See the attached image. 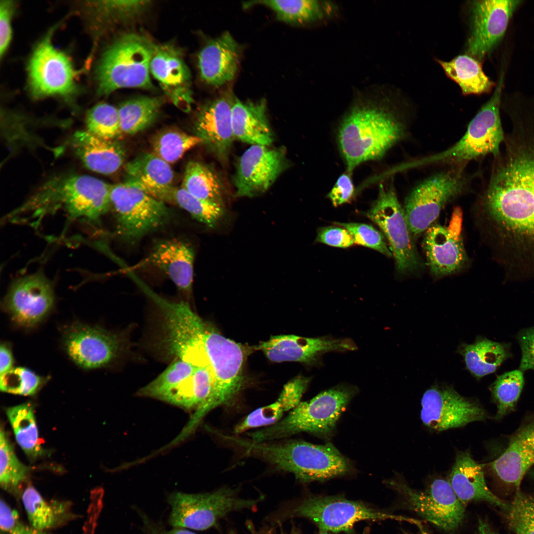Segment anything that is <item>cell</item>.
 <instances>
[{
  "instance_id": "cell-9",
  "label": "cell",
  "mask_w": 534,
  "mask_h": 534,
  "mask_svg": "<svg viewBox=\"0 0 534 534\" xmlns=\"http://www.w3.org/2000/svg\"><path fill=\"white\" fill-rule=\"evenodd\" d=\"M464 166L454 165L430 176L407 195L403 208L413 237L434 224L444 207L466 190L469 181Z\"/></svg>"
},
{
  "instance_id": "cell-2",
  "label": "cell",
  "mask_w": 534,
  "mask_h": 534,
  "mask_svg": "<svg viewBox=\"0 0 534 534\" xmlns=\"http://www.w3.org/2000/svg\"><path fill=\"white\" fill-rule=\"evenodd\" d=\"M391 103L379 95H362L343 116L336 138L346 172L352 174L363 163L381 159L404 138L405 123Z\"/></svg>"
},
{
  "instance_id": "cell-4",
  "label": "cell",
  "mask_w": 534,
  "mask_h": 534,
  "mask_svg": "<svg viewBox=\"0 0 534 534\" xmlns=\"http://www.w3.org/2000/svg\"><path fill=\"white\" fill-rule=\"evenodd\" d=\"M226 442L245 456L293 474L302 483L325 481L356 472L352 461L330 443L316 445L297 440L256 442L231 435L226 436Z\"/></svg>"
},
{
  "instance_id": "cell-39",
  "label": "cell",
  "mask_w": 534,
  "mask_h": 534,
  "mask_svg": "<svg viewBox=\"0 0 534 534\" xmlns=\"http://www.w3.org/2000/svg\"><path fill=\"white\" fill-rule=\"evenodd\" d=\"M162 103L159 97L147 96L123 102L118 108L122 133L133 134L150 126L158 117Z\"/></svg>"
},
{
  "instance_id": "cell-34",
  "label": "cell",
  "mask_w": 534,
  "mask_h": 534,
  "mask_svg": "<svg viewBox=\"0 0 534 534\" xmlns=\"http://www.w3.org/2000/svg\"><path fill=\"white\" fill-rule=\"evenodd\" d=\"M21 500L30 526L38 530L45 531L56 528L75 518L71 503L48 502L32 486L25 489Z\"/></svg>"
},
{
  "instance_id": "cell-43",
  "label": "cell",
  "mask_w": 534,
  "mask_h": 534,
  "mask_svg": "<svg viewBox=\"0 0 534 534\" xmlns=\"http://www.w3.org/2000/svg\"><path fill=\"white\" fill-rule=\"evenodd\" d=\"M0 483L3 490L17 493L26 479L29 468L16 457L13 446L4 430L0 433Z\"/></svg>"
},
{
  "instance_id": "cell-44",
  "label": "cell",
  "mask_w": 534,
  "mask_h": 534,
  "mask_svg": "<svg viewBox=\"0 0 534 534\" xmlns=\"http://www.w3.org/2000/svg\"><path fill=\"white\" fill-rule=\"evenodd\" d=\"M201 142V139L196 135L174 130L164 131L154 138L152 153L168 163H173Z\"/></svg>"
},
{
  "instance_id": "cell-3",
  "label": "cell",
  "mask_w": 534,
  "mask_h": 534,
  "mask_svg": "<svg viewBox=\"0 0 534 534\" xmlns=\"http://www.w3.org/2000/svg\"><path fill=\"white\" fill-rule=\"evenodd\" d=\"M510 116V130L494 158L482 203L534 208V113Z\"/></svg>"
},
{
  "instance_id": "cell-41",
  "label": "cell",
  "mask_w": 534,
  "mask_h": 534,
  "mask_svg": "<svg viewBox=\"0 0 534 534\" xmlns=\"http://www.w3.org/2000/svg\"><path fill=\"white\" fill-rule=\"evenodd\" d=\"M524 385L523 372L520 369L498 376L490 387L492 399L496 406L494 419L500 420L515 411Z\"/></svg>"
},
{
  "instance_id": "cell-52",
  "label": "cell",
  "mask_w": 534,
  "mask_h": 534,
  "mask_svg": "<svg viewBox=\"0 0 534 534\" xmlns=\"http://www.w3.org/2000/svg\"><path fill=\"white\" fill-rule=\"evenodd\" d=\"M354 193L352 174L346 171L339 177L327 197L336 207L350 202Z\"/></svg>"
},
{
  "instance_id": "cell-22",
  "label": "cell",
  "mask_w": 534,
  "mask_h": 534,
  "mask_svg": "<svg viewBox=\"0 0 534 534\" xmlns=\"http://www.w3.org/2000/svg\"><path fill=\"white\" fill-rule=\"evenodd\" d=\"M258 348L273 362L296 361L313 364L326 353L354 351L356 347L352 340L347 338L280 335L272 336L268 340L262 342Z\"/></svg>"
},
{
  "instance_id": "cell-37",
  "label": "cell",
  "mask_w": 534,
  "mask_h": 534,
  "mask_svg": "<svg viewBox=\"0 0 534 534\" xmlns=\"http://www.w3.org/2000/svg\"><path fill=\"white\" fill-rule=\"evenodd\" d=\"M438 62L446 75L458 84L464 95L488 92L494 85L479 61L469 55H459L450 61L438 60Z\"/></svg>"
},
{
  "instance_id": "cell-48",
  "label": "cell",
  "mask_w": 534,
  "mask_h": 534,
  "mask_svg": "<svg viewBox=\"0 0 534 534\" xmlns=\"http://www.w3.org/2000/svg\"><path fill=\"white\" fill-rule=\"evenodd\" d=\"M334 224L347 229L351 235L355 243L375 250L387 257L393 256L384 236L373 226L357 222H335Z\"/></svg>"
},
{
  "instance_id": "cell-36",
  "label": "cell",
  "mask_w": 534,
  "mask_h": 534,
  "mask_svg": "<svg viewBox=\"0 0 534 534\" xmlns=\"http://www.w3.org/2000/svg\"><path fill=\"white\" fill-rule=\"evenodd\" d=\"M460 353L467 369L478 379L495 372L510 356L506 344L481 337L473 344L463 345Z\"/></svg>"
},
{
  "instance_id": "cell-59",
  "label": "cell",
  "mask_w": 534,
  "mask_h": 534,
  "mask_svg": "<svg viewBox=\"0 0 534 534\" xmlns=\"http://www.w3.org/2000/svg\"><path fill=\"white\" fill-rule=\"evenodd\" d=\"M418 530L415 533H410L403 531L402 534H430L423 527V526L418 527Z\"/></svg>"
},
{
  "instance_id": "cell-38",
  "label": "cell",
  "mask_w": 534,
  "mask_h": 534,
  "mask_svg": "<svg viewBox=\"0 0 534 534\" xmlns=\"http://www.w3.org/2000/svg\"><path fill=\"white\" fill-rule=\"evenodd\" d=\"M181 187L196 197L224 206L222 181L213 169L203 163H187Z\"/></svg>"
},
{
  "instance_id": "cell-61",
  "label": "cell",
  "mask_w": 534,
  "mask_h": 534,
  "mask_svg": "<svg viewBox=\"0 0 534 534\" xmlns=\"http://www.w3.org/2000/svg\"><path fill=\"white\" fill-rule=\"evenodd\" d=\"M228 534H236L234 532L232 531L229 533Z\"/></svg>"
},
{
  "instance_id": "cell-6",
  "label": "cell",
  "mask_w": 534,
  "mask_h": 534,
  "mask_svg": "<svg viewBox=\"0 0 534 534\" xmlns=\"http://www.w3.org/2000/svg\"><path fill=\"white\" fill-rule=\"evenodd\" d=\"M357 392L353 385H338L309 401H301L277 423L247 434L256 442L282 440L303 432L329 440L341 415Z\"/></svg>"
},
{
  "instance_id": "cell-55",
  "label": "cell",
  "mask_w": 534,
  "mask_h": 534,
  "mask_svg": "<svg viewBox=\"0 0 534 534\" xmlns=\"http://www.w3.org/2000/svg\"><path fill=\"white\" fill-rule=\"evenodd\" d=\"M14 359L10 346L3 343L0 347V373L2 374L13 368Z\"/></svg>"
},
{
  "instance_id": "cell-7",
  "label": "cell",
  "mask_w": 534,
  "mask_h": 534,
  "mask_svg": "<svg viewBox=\"0 0 534 534\" xmlns=\"http://www.w3.org/2000/svg\"><path fill=\"white\" fill-rule=\"evenodd\" d=\"M156 45L136 33L122 35L104 51L96 68L97 91L107 95L120 89H151L150 63Z\"/></svg>"
},
{
  "instance_id": "cell-10",
  "label": "cell",
  "mask_w": 534,
  "mask_h": 534,
  "mask_svg": "<svg viewBox=\"0 0 534 534\" xmlns=\"http://www.w3.org/2000/svg\"><path fill=\"white\" fill-rule=\"evenodd\" d=\"M110 204L117 236L133 244L165 225L171 214L165 203L127 182L111 185Z\"/></svg>"
},
{
  "instance_id": "cell-60",
  "label": "cell",
  "mask_w": 534,
  "mask_h": 534,
  "mask_svg": "<svg viewBox=\"0 0 534 534\" xmlns=\"http://www.w3.org/2000/svg\"><path fill=\"white\" fill-rule=\"evenodd\" d=\"M317 534H333L331 533H330V532H326V531H319V532Z\"/></svg>"
},
{
  "instance_id": "cell-13",
  "label": "cell",
  "mask_w": 534,
  "mask_h": 534,
  "mask_svg": "<svg viewBox=\"0 0 534 534\" xmlns=\"http://www.w3.org/2000/svg\"><path fill=\"white\" fill-rule=\"evenodd\" d=\"M366 215L378 225L388 240L399 273H412L422 267L404 208L392 182L387 186L379 185L378 196Z\"/></svg>"
},
{
  "instance_id": "cell-35",
  "label": "cell",
  "mask_w": 534,
  "mask_h": 534,
  "mask_svg": "<svg viewBox=\"0 0 534 534\" xmlns=\"http://www.w3.org/2000/svg\"><path fill=\"white\" fill-rule=\"evenodd\" d=\"M264 5L270 8L277 18L296 25L315 24L329 17L334 12V5L328 1L314 0H268L245 2L244 7Z\"/></svg>"
},
{
  "instance_id": "cell-58",
  "label": "cell",
  "mask_w": 534,
  "mask_h": 534,
  "mask_svg": "<svg viewBox=\"0 0 534 534\" xmlns=\"http://www.w3.org/2000/svg\"><path fill=\"white\" fill-rule=\"evenodd\" d=\"M478 534H499L490 526L485 519H479L478 521Z\"/></svg>"
},
{
  "instance_id": "cell-14",
  "label": "cell",
  "mask_w": 534,
  "mask_h": 534,
  "mask_svg": "<svg viewBox=\"0 0 534 534\" xmlns=\"http://www.w3.org/2000/svg\"><path fill=\"white\" fill-rule=\"evenodd\" d=\"M384 483L400 495L408 509L441 529L454 531L463 520L465 505L448 481L435 479L424 491L416 490L397 478Z\"/></svg>"
},
{
  "instance_id": "cell-1",
  "label": "cell",
  "mask_w": 534,
  "mask_h": 534,
  "mask_svg": "<svg viewBox=\"0 0 534 534\" xmlns=\"http://www.w3.org/2000/svg\"><path fill=\"white\" fill-rule=\"evenodd\" d=\"M164 344L175 358L208 368L215 386L207 413L229 405L243 385L245 352L239 344L220 334L184 301L163 302Z\"/></svg>"
},
{
  "instance_id": "cell-56",
  "label": "cell",
  "mask_w": 534,
  "mask_h": 534,
  "mask_svg": "<svg viewBox=\"0 0 534 534\" xmlns=\"http://www.w3.org/2000/svg\"><path fill=\"white\" fill-rule=\"evenodd\" d=\"M463 220V214L461 208L455 207L452 212L447 229L454 236L461 238V231Z\"/></svg>"
},
{
  "instance_id": "cell-30",
  "label": "cell",
  "mask_w": 534,
  "mask_h": 534,
  "mask_svg": "<svg viewBox=\"0 0 534 534\" xmlns=\"http://www.w3.org/2000/svg\"><path fill=\"white\" fill-rule=\"evenodd\" d=\"M126 180L164 202L173 188L174 173L169 163L153 153H143L126 166Z\"/></svg>"
},
{
  "instance_id": "cell-27",
  "label": "cell",
  "mask_w": 534,
  "mask_h": 534,
  "mask_svg": "<svg viewBox=\"0 0 534 534\" xmlns=\"http://www.w3.org/2000/svg\"><path fill=\"white\" fill-rule=\"evenodd\" d=\"M194 254L186 242L168 239L154 246L147 261L165 273L179 290L189 294L192 288Z\"/></svg>"
},
{
  "instance_id": "cell-53",
  "label": "cell",
  "mask_w": 534,
  "mask_h": 534,
  "mask_svg": "<svg viewBox=\"0 0 534 534\" xmlns=\"http://www.w3.org/2000/svg\"><path fill=\"white\" fill-rule=\"evenodd\" d=\"M14 4L11 0H1L0 3V56L6 52L12 37L11 18Z\"/></svg>"
},
{
  "instance_id": "cell-8",
  "label": "cell",
  "mask_w": 534,
  "mask_h": 534,
  "mask_svg": "<svg viewBox=\"0 0 534 534\" xmlns=\"http://www.w3.org/2000/svg\"><path fill=\"white\" fill-rule=\"evenodd\" d=\"M502 83L501 77L490 99L471 121L458 142L438 154L403 164L399 170L437 163L465 165L470 161L488 155L494 158L498 156L505 136L500 115Z\"/></svg>"
},
{
  "instance_id": "cell-5",
  "label": "cell",
  "mask_w": 534,
  "mask_h": 534,
  "mask_svg": "<svg viewBox=\"0 0 534 534\" xmlns=\"http://www.w3.org/2000/svg\"><path fill=\"white\" fill-rule=\"evenodd\" d=\"M111 185L94 177L70 174L45 183L20 209L40 215L62 208L71 219L97 223L108 210Z\"/></svg>"
},
{
  "instance_id": "cell-15",
  "label": "cell",
  "mask_w": 534,
  "mask_h": 534,
  "mask_svg": "<svg viewBox=\"0 0 534 534\" xmlns=\"http://www.w3.org/2000/svg\"><path fill=\"white\" fill-rule=\"evenodd\" d=\"M51 29L38 44L30 59L28 82L31 93L37 98L49 96L70 98L77 91V71L69 57L51 42Z\"/></svg>"
},
{
  "instance_id": "cell-42",
  "label": "cell",
  "mask_w": 534,
  "mask_h": 534,
  "mask_svg": "<svg viewBox=\"0 0 534 534\" xmlns=\"http://www.w3.org/2000/svg\"><path fill=\"white\" fill-rule=\"evenodd\" d=\"M169 202L177 204L209 227L216 226L225 214L224 206L196 197L182 187H173Z\"/></svg>"
},
{
  "instance_id": "cell-50",
  "label": "cell",
  "mask_w": 534,
  "mask_h": 534,
  "mask_svg": "<svg viewBox=\"0 0 534 534\" xmlns=\"http://www.w3.org/2000/svg\"><path fill=\"white\" fill-rule=\"evenodd\" d=\"M316 242L342 248L353 246V239L345 228L338 226H328L320 227L317 231Z\"/></svg>"
},
{
  "instance_id": "cell-63",
  "label": "cell",
  "mask_w": 534,
  "mask_h": 534,
  "mask_svg": "<svg viewBox=\"0 0 534 534\" xmlns=\"http://www.w3.org/2000/svg\"><path fill=\"white\" fill-rule=\"evenodd\" d=\"M0 534H6L3 533V532L1 531Z\"/></svg>"
},
{
  "instance_id": "cell-45",
  "label": "cell",
  "mask_w": 534,
  "mask_h": 534,
  "mask_svg": "<svg viewBox=\"0 0 534 534\" xmlns=\"http://www.w3.org/2000/svg\"><path fill=\"white\" fill-rule=\"evenodd\" d=\"M86 124V131L104 139L115 140L122 134L118 109L106 103H98L88 111Z\"/></svg>"
},
{
  "instance_id": "cell-28",
  "label": "cell",
  "mask_w": 534,
  "mask_h": 534,
  "mask_svg": "<svg viewBox=\"0 0 534 534\" xmlns=\"http://www.w3.org/2000/svg\"><path fill=\"white\" fill-rule=\"evenodd\" d=\"M448 481L459 500L465 505L474 501H483L505 511L508 503L500 499L488 487L483 467L472 458L469 451L459 452L449 475Z\"/></svg>"
},
{
  "instance_id": "cell-25",
  "label": "cell",
  "mask_w": 534,
  "mask_h": 534,
  "mask_svg": "<svg viewBox=\"0 0 534 534\" xmlns=\"http://www.w3.org/2000/svg\"><path fill=\"white\" fill-rule=\"evenodd\" d=\"M241 56L239 44L228 32L209 41L198 55L200 76L206 84L219 87L232 81Z\"/></svg>"
},
{
  "instance_id": "cell-23",
  "label": "cell",
  "mask_w": 534,
  "mask_h": 534,
  "mask_svg": "<svg viewBox=\"0 0 534 534\" xmlns=\"http://www.w3.org/2000/svg\"><path fill=\"white\" fill-rule=\"evenodd\" d=\"M150 73L175 106L190 111L193 102L191 74L178 48L170 44L156 45Z\"/></svg>"
},
{
  "instance_id": "cell-12",
  "label": "cell",
  "mask_w": 534,
  "mask_h": 534,
  "mask_svg": "<svg viewBox=\"0 0 534 534\" xmlns=\"http://www.w3.org/2000/svg\"><path fill=\"white\" fill-rule=\"evenodd\" d=\"M290 515L307 518L313 522L319 531L333 534L352 533L355 524L362 521L393 520L409 522L416 526L420 523V521L386 513L340 495L308 497L296 505Z\"/></svg>"
},
{
  "instance_id": "cell-24",
  "label": "cell",
  "mask_w": 534,
  "mask_h": 534,
  "mask_svg": "<svg viewBox=\"0 0 534 534\" xmlns=\"http://www.w3.org/2000/svg\"><path fill=\"white\" fill-rule=\"evenodd\" d=\"M234 99L225 92L206 103L195 122L196 135L221 160L227 158L235 138L231 121Z\"/></svg>"
},
{
  "instance_id": "cell-32",
  "label": "cell",
  "mask_w": 534,
  "mask_h": 534,
  "mask_svg": "<svg viewBox=\"0 0 534 534\" xmlns=\"http://www.w3.org/2000/svg\"><path fill=\"white\" fill-rule=\"evenodd\" d=\"M196 368V365L188 361L175 359L155 379L157 399L187 410H195Z\"/></svg>"
},
{
  "instance_id": "cell-47",
  "label": "cell",
  "mask_w": 534,
  "mask_h": 534,
  "mask_svg": "<svg viewBox=\"0 0 534 534\" xmlns=\"http://www.w3.org/2000/svg\"><path fill=\"white\" fill-rule=\"evenodd\" d=\"M30 369L24 367H13L0 375L1 391L22 396H33L47 381Z\"/></svg>"
},
{
  "instance_id": "cell-31",
  "label": "cell",
  "mask_w": 534,
  "mask_h": 534,
  "mask_svg": "<svg viewBox=\"0 0 534 534\" xmlns=\"http://www.w3.org/2000/svg\"><path fill=\"white\" fill-rule=\"evenodd\" d=\"M267 112L265 99L243 102L234 98L231 121L235 138L252 145L269 146L274 137Z\"/></svg>"
},
{
  "instance_id": "cell-18",
  "label": "cell",
  "mask_w": 534,
  "mask_h": 534,
  "mask_svg": "<svg viewBox=\"0 0 534 534\" xmlns=\"http://www.w3.org/2000/svg\"><path fill=\"white\" fill-rule=\"evenodd\" d=\"M54 302V291L50 281L43 274L34 273L12 283L3 306L16 324L30 328L47 315Z\"/></svg>"
},
{
  "instance_id": "cell-19",
  "label": "cell",
  "mask_w": 534,
  "mask_h": 534,
  "mask_svg": "<svg viewBox=\"0 0 534 534\" xmlns=\"http://www.w3.org/2000/svg\"><path fill=\"white\" fill-rule=\"evenodd\" d=\"M493 478L505 488L516 491L525 475L534 466V409L527 412L508 436L503 451L490 462Z\"/></svg>"
},
{
  "instance_id": "cell-49",
  "label": "cell",
  "mask_w": 534,
  "mask_h": 534,
  "mask_svg": "<svg viewBox=\"0 0 534 534\" xmlns=\"http://www.w3.org/2000/svg\"><path fill=\"white\" fill-rule=\"evenodd\" d=\"M0 526L1 531L6 534H49L24 524L17 512L2 499L0 502Z\"/></svg>"
},
{
  "instance_id": "cell-26",
  "label": "cell",
  "mask_w": 534,
  "mask_h": 534,
  "mask_svg": "<svg viewBox=\"0 0 534 534\" xmlns=\"http://www.w3.org/2000/svg\"><path fill=\"white\" fill-rule=\"evenodd\" d=\"M423 247L430 271L435 277L455 273L468 261L461 237L454 236L447 227L438 224H433L425 231Z\"/></svg>"
},
{
  "instance_id": "cell-62",
  "label": "cell",
  "mask_w": 534,
  "mask_h": 534,
  "mask_svg": "<svg viewBox=\"0 0 534 534\" xmlns=\"http://www.w3.org/2000/svg\"><path fill=\"white\" fill-rule=\"evenodd\" d=\"M291 534H298L297 532H293Z\"/></svg>"
},
{
  "instance_id": "cell-51",
  "label": "cell",
  "mask_w": 534,
  "mask_h": 534,
  "mask_svg": "<svg viewBox=\"0 0 534 534\" xmlns=\"http://www.w3.org/2000/svg\"><path fill=\"white\" fill-rule=\"evenodd\" d=\"M149 2L147 0H108L101 1L98 6L105 13L123 18L142 12L149 4Z\"/></svg>"
},
{
  "instance_id": "cell-46",
  "label": "cell",
  "mask_w": 534,
  "mask_h": 534,
  "mask_svg": "<svg viewBox=\"0 0 534 534\" xmlns=\"http://www.w3.org/2000/svg\"><path fill=\"white\" fill-rule=\"evenodd\" d=\"M510 529L516 534H534V495L515 491L503 512Z\"/></svg>"
},
{
  "instance_id": "cell-33",
  "label": "cell",
  "mask_w": 534,
  "mask_h": 534,
  "mask_svg": "<svg viewBox=\"0 0 534 534\" xmlns=\"http://www.w3.org/2000/svg\"><path fill=\"white\" fill-rule=\"evenodd\" d=\"M310 380L308 378L299 376L289 381L273 402L257 408L238 423L234 428L235 434L266 427L279 422L285 412L291 411L301 402Z\"/></svg>"
},
{
  "instance_id": "cell-21",
  "label": "cell",
  "mask_w": 534,
  "mask_h": 534,
  "mask_svg": "<svg viewBox=\"0 0 534 534\" xmlns=\"http://www.w3.org/2000/svg\"><path fill=\"white\" fill-rule=\"evenodd\" d=\"M521 1H476L472 6V29L467 44L469 55L482 59L503 36Z\"/></svg>"
},
{
  "instance_id": "cell-17",
  "label": "cell",
  "mask_w": 534,
  "mask_h": 534,
  "mask_svg": "<svg viewBox=\"0 0 534 534\" xmlns=\"http://www.w3.org/2000/svg\"><path fill=\"white\" fill-rule=\"evenodd\" d=\"M63 348L71 359L86 369L99 368L113 361L121 351L116 334L99 326L74 322L63 331Z\"/></svg>"
},
{
  "instance_id": "cell-29",
  "label": "cell",
  "mask_w": 534,
  "mask_h": 534,
  "mask_svg": "<svg viewBox=\"0 0 534 534\" xmlns=\"http://www.w3.org/2000/svg\"><path fill=\"white\" fill-rule=\"evenodd\" d=\"M70 144L84 165L99 174L107 175L116 172L125 159V150L120 143L98 137L87 131L75 132Z\"/></svg>"
},
{
  "instance_id": "cell-20",
  "label": "cell",
  "mask_w": 534,
  "mask_h": 534,
  "mask_svg": "<svg viewBox=\"0 0 534 534\" xmlns=\"http://www.w3.org/2000/svg\"><path fill=\"white\" fill-rule=\"evenodd\" d=\"M288 166L285 150L252 145L238 162L234 177L237 196L252 197L264 193Z\"/></svg>"
},
{
  "instance_id": "cell-11",
  "label": "cell",
  "mask_w": 534,
  "mask_h": 534,
  "mask_svg": "<svg viewBox=\"0 0 534 534\" xmlns=\"http://www.w3.org/2000/svg\"><path fill=\"white\" fill-rule=\"evenodd\" d=\"M262 498H242L229 487L202 493L175 492L169 498V522L175 528L207 530L232 512L253 508Z\"/></svg>"
},
{
  "instance_id": "cell-54",
  "label": "cell",
  "mask_w": 534,
  "mask_h": 534,
  "mask_svg": "<svg viewBox=\"0 0 534 534\" xmlns=\"http://www.w3.org/2000/svg\"><path fill=\"white\" fill-rule=\"evenodd\" d=\"M518 340L522 351L519 369L534 370V326L519 333Z\"/></svg>"
},
{
  "instance_id": "cell-57",
  "label": "cell",
  "mask_w": 534,
  "mask_h": 534,
  "mask_svg": "<svg viewBox=\"0 0 534 534\" xmlns=\"http://www.w3.org/2000/svg\"><path fill=\"white\" fill-rule=\"evenodd\" d=\"M147 534H196L191 531L182 529L181 528H176L170 531L161 530L158 528L149 527Z\"/></svg>"
},
{
  "instance_id": "cell-16",
  "label": "cell",
  "mask_w": 534,
  "mask_h": 534,
  "mask_svg": "<svg viewBox=\"0 0 534 534\" xmlns=\"http://www.w3.org/2000/svg\"><path fill=\"white\" fill-rule=\"evenodd\" d=\"M421 419L431 429L442 431L485 420L488 414L476 401L460 395L452 387L434 386L421 399Z\"/></svg>"
},
{
  "instance_id": "cell-40",
  "label": "cell",
  "mask_w": 534,
  "mask_h": 534,
  "mask_svg": "<svg viewBox=\"0 0 534 534\" xmlns=\"http://www.w3.org/2000/svg\"><path fill=\"white\" fill-rule=\"evenodd\" d=\"M6 412L16 442L28 457L34 460L42 454L32 404L27 402L12 406Z\"/></svg>"
}]
</instances>
